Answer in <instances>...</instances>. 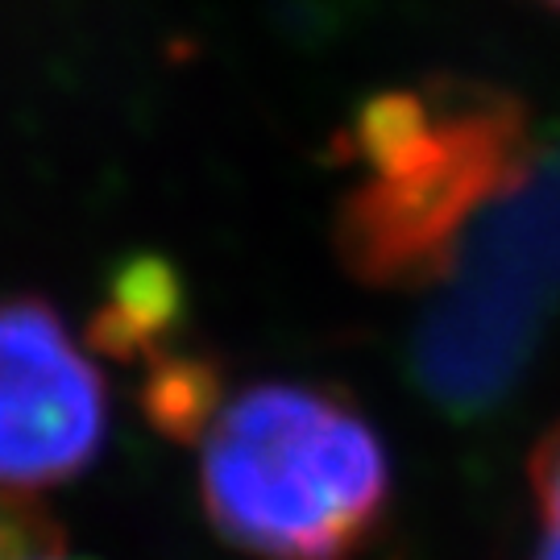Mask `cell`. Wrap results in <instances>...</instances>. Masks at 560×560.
Returning a JSON list of instances; mask_svg holds the SVG:
<instances>
[{
	"label": "cell",
	"instance_id": "obj_3",
	"mask_svg": "<svg viewBox=\"0 0 560 560\" xmlns=\"http://www.w3.org/2000/svg\"><path fill=\"white\" fill-rule=\"evenodd\" d=\"M108 432L104 378L42 300H0V490L83 474Z\"/></svg>",
	"mask_w": 560,
	"mask_h": 560
},
{
	"label": "cell",
	"instance_id": "obj_2",
	"mask_svg": "<svg viewBox=\"0 0 560 560\" xmlns=\"http://www.w3.org/2000/svg\"><path fill=\"white\" fill-rule=\"evenodd\" d=\"M208 520L258 560H345L378 527L390 465L353 402L266 382L221 407L203 436Z\"/></svg>",
	"mask_w": 560,
	"mask_h": 560
},
{
	"label": "cell",
	"instance_id": "obj_7",
	"mask_svg": "<svg viewBox=\"0 0 560 560\" xmlns=\"http://www.w3.org/2000/svg\"><path fill=\"white\" fill-rule=\"evenodd\" d=\"M46 544H55L50 523L30 506L0 502V560H34V552H42Z\"/></svg>",
	"mask_w": 560,
	"mask_h": 560
},
{
	"label": "cell",
	"instance_id": "obj_4",
	"mask_svg": "<svg viewBox=\"0 0 560 560\" xmlns=\"http://www.w3.org/2000/svg\"><path fill=\"white\" fill-rule=\"evenodd\" d=\"M183 275L162 254H133L113 270L88 345L113 361H154L183 324Z\"/></svg>",
	"mask_w": 560,
	"mask_h": 560
},
{
	"label": "cell",
	"instance_id": "obj_8",
	"mask_svg": "<svg viewBox=\"0 0 560 560\" xmlns=\"http://www.w3.org/2000/svg\"><path fill=\"white\" fill-rule=\"evenodd\" d=\"M540 4H548V9H560V0H540Z\"/></svg>",
	"mask_w": 560,
	"mask_h": 560
},
{
	"label": "cell",
	"instance_id": "obj_5",
	"mask_svg": "<svg viewBox=\"0 0 560 560\" xmlns=\"http://www.w3.org/2000/svg\"><path fill=\"white\" fill-rule=\"evenodd\" d=\"M145 386H141V407L154 432L171 441H203L208 428L221 416V370L212 358L196 353H159L145 361Z\"/></svg>",
	"mask_w": 560,
	"mask_h": 560
},
{
	"label": "cell",
	"instance_id": "obj_9",
	"mask_svg": "<svg viewBox=\"0 0 560 560\" xmlns=\"http://www.w3.org/2000/svg\"><path fill=\"white\" fill-rule=\"evenodd\" d=\"M42 560H50V557H42Z\"/></svg>",
	"mask_w": 560,
	"mask_h": 560
},
{
	"label": "cell",
	"instance_id": "obj_6",
	"mask_svg": "<svg viewBox=\"0 0 560 560\" xmlns=\"http://www.w3.org/2000/svg\"><path fill=\"white\" fill-rule=\"evenodd\" d=\"M527 478L540 515V560H560V423H552L536 441Z\"/></svg>",
	"mask_w": 560,
	"mask_h": 560
},
{
	"label": "cell",
	"instance_id": "obj_1",
	"mask_svg": "<svg viewBox=\"0 0 560 560\" xmlns=\"http://www.w3.org/2000/svg\"><path fill=\"white\" fill-rule=\"evenodd\" d=\"M337 159L361 171L332 221L340 266L365 287L416 291L453 270L481 208L532 179L536 129L506 88L428 80L361 101Z\"/></svg>",
	"mask_w": 560,
	"mask_h": 560
}]
</instances>
